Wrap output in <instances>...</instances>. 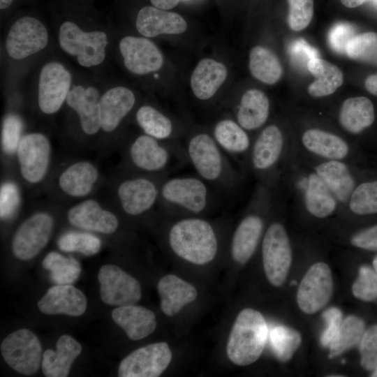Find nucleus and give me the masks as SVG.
I'll list each match as a JSON object with an SVG mask.
<instances>
[{
    "label": "nucleus",
    "mask_w": 377,
    "mask_h": 377,
    "mask_svg": "<svg viewBox=\"0 0 377 377\" xmlns=\"http://www.w3.org/2000/svg\"><path fill=\"white\" fill-rule=\"evenodd\" d=\"M360 177L357 165L310 157L291 138L278 191L293 213L320 222L339 216Z\"/></svg>",
    "instance_id": "1"
},
{
    "label": "nucleus",
    "mask_w": 377,
    "mask_h": 377,
    "mask_svg": "<svg viewBox=\"0 0 377 377\" xmlns=\"http://www.w3.org/2000/svg\"><path fill=\"white\" fill-rule=\"evenodd\" d=\"M183 147L187 161L197 175L212 188L226 193H232L239 188L243 173L233 166L211 134L194 133Z\"/></svg>",
    "instance_id": "2"
},
{
    "label": "nucleus",
    "mask_w": 377,
    "mask_h": 377,
    "mask_svg": "<svg viewBox=\"0 0 377 377\" xmlns=\"http://www.w3.org/2000/svg\"><path fill=\"white\" fill-rule=\"evenodd\" d=\"M278 195V191L256 183L231 237L230 253L237 264L245 265L260 244Z\"/></svg>",
    "instance_id": "3"
},
{
    "label": "nucleus",
    "mask_w": 377,
    "mask_h": 377,
    "mask_svg": "<svg viewBox=\"0 0 377 377\" xmlns=\"http://www.w3.org/2000/svg\"><path fill=\"white\" fill-rule=\"evenodd\" d=\"M167 242L175 255L197 265L211 263L219 249L216 228L202 216L177 218L169 227Z\"/></svg>",
    "instance_id": "4"
},
{
    "label": "nucleus",
    "mask_w": 377,
    "mask_h": 377,
    "mask_svg": "<svg viewBox=\"0 0 377 377\" xmlns=\"http://www.w3.org/2000/svg\"><path fill=\"white\" fill-rule=\"evenodd\" d=\"M291 143V135L276 124L263 127L254 137L246 172L256 183L278 191L283 162Z\"/></svg>",
    "instance_id": "5"
},
{
    "label": "nucleus",
    "mask_w": 377,
    "mask_h": 377,
    "mask_svg": "<svg viewBox=\"0 0 377 377\" xmlns=\"http://www.w3.org/2000/svg\"><path fill=\"white\" fill-rule=\"evenodd\" d=\"M214 190L198 175L168 176L161 186L158 207L180 217L202 216L216 205Z\"/></svg>",
    "instance_id": "6"
},
{
    "label": "nucleus",
    "mask_w": 377,
    "mask_h": 377,
    "mask_svg": "<svg viewBox=\"0 0 377 377\" xmlns=\"http://www.w3.org/2000/svg\"><path fill=\"white\" fill-rule=\"evenodd\" d=\"M283 200L279 192L274 208L260 242L261 256L265 276L275 287L286 280L293 259L289 232L280 215Z\"/></svg>",
    "instance_id": "7"
},
{
    "label": "nucleus",
    "mask_w": 377,
    "mask_h": 377,
    "mask_svg": "<svg viewBox=\"0 0 377 377\" xmlns=\"http://www.w3.org/2000/svg\"><path fill=\"white\" fill-rule=\"evenodd\" d=\"M126 171L145 175L169 174L175 162L187 161L184 147L145 133L135 138L125 150Z\"/></svg>",
    "instance_id": "8"
},
{
    "label": "nucleus",
    "mask_w": 377,
    "mask_h": 377,
    "mask_svg": "<svg viewBox=\"0 0 377 377\" xmlns=\"http://www.w3.org/2000/svg\"><path fill=\"white\" fill-rule=\"evenodd\" d=\"M266 321L257 310L246 308L237 316L226 345V353L231 362L247 366L261 355L267 341Z\"/></svg>",
    "instance_id": "9"
},
{
    "label": "nucleus",
    "mask_w": 377,
    "mask_h": 377,
    "mask_svg": "<svg viewBox=\"0 0 377 377\" xmlns=\"http://www.w3.org/2000/svg\"><path fill=\"white\" fill-rule=\"evenodd\" d=\"M295 146L313 158L347 162L357 165V151L345 135L320 126H306L291 135Z\"/></svg>",
    "instance_id": "10"
},
{
    "label": "nucleus",
    "mask_w": 377,
    "mask_h": 377,
    "mask_svg": "<svg viewBox=\"0 0 377 377\" xmlns=\"http://www.w3.org/2000/svg\"><path fill=\"white\" fill-rule=\"evenodd\" d=\"M168 176L167 173L145 175L126 171L115 189L121 211L131 217H138L158 207L161 186Z\"/></svg>",
    "instance_id": "11"
},
{
    "label": "nucleus",
    "mask_w": 377,
    "mask_h": 377,
    "mask_svg": "<svg viewBox=\"0 0 377 377\" xmlns=\"http://www.w3.org/2000/svg\"><path fill=\"white\" fill-rule=\"evenodd\" d=\"M59 42L62 50L76 56L84 67L97 66L105 59L108 38L103 31L84 32L76 24L66 21L60 27Z\"/></svg>",
    "instance_id": "12"
},
{
    "label": "nucleus",
    "mask_w": 377,
    "mask_h": 377,
    "mask_svg": "<svg viewBox=\"0 0 377 377\" xmlns=\"http://www.w3.org/2000/svg\"><path fill=\"white\" fill-rule=\"evenodd\" d=\"M1 353L13 369L25 376L36 373L43 359L39 339L27 329L8 334L1 344Z\"/></svg>",
    "instance_id": "13"
},
{
    "label": "nucleus",
    "mask_w": 377,
    "mask_h": 377,
    "mask_svg": "<svg viewBox=\"0 0 377 377\" xmlns=\"http://www.w3.org/2000/svg\"><path fill=\"white\" fill-rule=\"evenodd\" d=\"M51 154L50 142L44 134L23 135L15 154L22 178L30 184L41 182L47 174Z\"/></svg>",
    "instance_id": "14"
},
{
    "label": "nucleus",
    "mask_w": 377,
    "mask_h": 377,
    "mask_svg": "<svg viewBox=\"0 0 377 377\" xmlns=\"http://www.w3.org/2000/svg\"><path fill=\"white\" fill-rule=\"evenodd\" d=\"M54 228V219L46 212H37L19 226L12 240V251L19 260L36 257L47 244Z\"/></svg>",
    "instance_id": "15"
},
{
    "label": "nucleus",
    "mask_w": 377,
    "mask_h": 377,
    "mask_svg": "<svg viewBox=\"0 0 377 377\" xmlns=\"http://www.w3.org/2000/svg\"><path fill=\"white\" fill-rule=\"evenodd\" d=\"M334 290L331 269L325 262L313 263L303 276L297 291V303L306 314H313L327 304Z\"/></svg>",
    "instance_id": "16"
},
{
    "label": "nucleus",
    "mask_w": 377,
    "mask_h": 377,
    "mask_svg": "<svg viewBox=\"0 0 377 377\" xmlns=\"http://www.w3.org/2000/svg\"><path fill=\"white\" fill-rule=\"evenodd\" d=\"M172 351L165 342L153 343L131 352L119 364L120 377H158L172 360Z\"/></svg>",
    "instance_id": "17"
},
{
    "label": "nucleus",
    "mask_w": 377,
    "mask_h": 377,
    "mask_svg": "<svg viewBox=\"0 0 377 377\" xmlns=\"http://www.w3.org/2000/svg\"><path fill=\"white\" fill-rule=\"evenodd\" d=\"M101 300L111 306L135 304L141 298L139 281L115 265H105L98 274Z\"/></svg>",
    "instance_id": "18"
},
{
    "label": "nucleus",
    "mask_w": 377,
    "mask_h": 377,
    "mask_svg": "<svg viewBox=\"0 0 377 377\" xmlns=\"http://www.w3.org/2000/svg\"><path fill=\"white\" fill-rule=\"evenodd\" d=\"M47 43V31L43 24L34 17L25 16L10 27L6 49L12 58L22 59L40 51Z\"/></svg>",
    "instance_id": "19"
},
{
    "label": "nucleus",
    "mask_w": 377,
    "mask_h": 377,
    "mask_svg": "<svg viewBox=\"0 0 377 377\" xmlns=\"http://www.w3.org/2000/svg\"><path fill=\"white\" fill-rule=\"evenodd\" d=\"M71 75L64 66L58 62H50L41 69L38 103L45 114L57 112L66 101L70 91Z\"/></svg>",
    "instance_id": "20"
},
{
    "label": "nucleus",
    "mask_w": 377,
    "mask_h": 377,
    "mask_svg": "<svg viewBox=\"0 0 377 377\" xmlns=\"http://www.w3.org/2000/svg\"><path fill=\"white\" fill-rule=\"evenodd\" d=\"M67 219L77 228L105 235L115 232L119 226L117 216L94 199H87L72 206L67 212Z\"/></svg>",
    "instance_id": "21"
},
{
    "label": "nucleus",
    "mask_w": 377,
    "mask_h": 377,
    "mask_svg": "<svg viewBox=\"0 0 377 377\" xmlns=\"http://www.w3.org/2000/svg\"><path fill=\"white\" fill-rule=\"evenodd\" d=\"M119 50L125 66L135 74L144 75L156 71L163 66L161 51L147 38L126 36L119 42Z\"/></svg>",
    "instance_id": "22"
},
{
    "label": "nucleus",
    "mask_w": 377,
    "mask_h": 377,
    "mask_svg": "<svg viewBox=\"0 0 377 377\" xmlns=\"http://www.w3.org/2000/svg\"><path fill=\"white\" fill-rule=\"evenodd\" d=\"M212 135L226 154L237 160L242 172H246L248 156L253 140L248 131L236 120L223 119L215 124Z\"/></svg>",
    "instance_id": "23"
},
{
    "label": "nucleus",
    "mask_w": 377,
    "mask_h": 377,
    "mask_svg": "<svg viewBox=\"0 0 377 377\" xmlns=\"http://www.w3.org/2000/svg\"><path fill=\"white\" fill-rule=\"evenodd\" d=\"M87 298L83 293L71 284H57L51 287L38 301L40 312L47 315H82L87 309Z\"/></svg>",
    "instance_id": "24"
},
{
    "label": "nucleus",
    "mask_w": 377,
    "mask_h": 377,
    "mask_svg": "<svg viewBox=\"0 0 377 377\" xmlns=\"http://www.w3.org/2000/svg\"><path fill=\"white\" fill-rule=\"evenodd\" d=\"M136 28L141 35L151 38L161 34H182L187 29V23L177 13L147 6L139 10Z\"/></svg>",
    "instance_id": "25"
},
{
    "label": "nucleus",
    "mask_w": 377,
    "mask_h": 377,
    "mask_svg": "<svg viewBox=\"0 0 377 377\" xmlns=\"http://www.w3.org/2000/svg\"><path fill=\"white\" fill-rule=\"evenodd\" d=\"M100 96L92 87H74L66 99L68 105L77 114L82 131L87 135L96 134L101 129Z\"/></svg>",
    "instance_id": "26"
},
{
    "label": "nucleus",
    "mask_w": 377,
    "mask_h": 377,
    "mask_svg": "<svg viewBox=\"0 0 377 377\" xmlns=\"http://www.w3.org/2000/svg\"><path fill=\"white\" fill-rule=\"evenodd\" d=\"M337 115L338 124L346 137V134L360 135L372 126L376 118L374 104L365 96L346 98L339 106Z\"/></svg>",
    "instance_id": "27"
},
{
    "label": "nucleus",
    "mask_w": 377,
    "mask_h": 377,
    "mask_svg": "<svg viewBox=\"0 0 377 377\" xmlns=\"http://www.w3.org/2000/svg\"><path fill=\"white\" fill-rule=\"evenodd\" d=\"M98 179L99 171L92 162L78 161L63 170L58 178V186L66 195L82 198L92 191Z\"/></svg>",
    "instance_id": "28"
},
{
    "label": "nucleus",
    "mask_w": 377,
    "mask_h": 377,
    "mask_svg": "<svg viewBox=\"0 0 377 377\" xmlns=\"http://www.w3.org/2000/svg\"><path fill=\"white\" fill-rule=\"evenodd\" d=\"M161 309L167 316L177 315L186 305L194 302L198 290L192 284L175 274H167L158 282Z\"/></svg>",
    "instance_id": "29"
},
{
    "label": "nucleus",
    "mask_w": 377,
    "mask_h": 377,
    "mask_svg": "<svg viewBox=\"0 0 377 377\" xmlns=\"http://www.w3.org/2000/svg\"><path fill=\"white\" fill-rule=\"evenodd\" d=\"M135 103V95L128 88L116 87L107 91L100 99L101 129L107 133L116 130Z\"/></svg>",
    "instance_id": "30"
},
{
    "label": "nucleus",
    "mask_w": 377,
    "mask_h": 377,
    "mask_svg": "<svg viewBox=\"0 0 377 377\" xmlns=\"http://www.w3.org/2000/svg\"><path fill=\"white\" fill-rule=\"evenodd\" d=\"M112 318L133 341L148 337L155 330L157 325L155 313L152 311L135 304L115 308L112 312Z\"/></svg>",
    "instance_id": "31"
},
{
    "label": "nucleus",
    "mask_w": 377,
    "mask_h": 377,
    "mask_svg": "<svg viewBox=\"0 0 377 377\" xmlns=\"http://www.w3.org/2000/svg\"><path fill=\"white\" fill-rule=\"evenodd\" d=\"M358 180L341 212L340 221L377 214V179Z\"/></svg>",
    "instance_id": "32"
},
{
    "label": "nucleus",
    "mask_w": 377,
    "mask_h": 377,
    "mask_svg": "<svg viewBox=\"0 0 377 377\" xmlns=\"http://www.w3.org/2000/svg\"><path fill=\"white\" fill-rule=\"evenodd\" d=\"M270 112L268 97L262 91L252 89L242 96L237 106L236 121L248 132L261 128L267 123Z\"/></svg>",
    "instance_id": "33"
},
{
    "label": "nucleus",
    "mask_w": 377,
    "mask_h": 377,
    "mask_svg": "<svg viewBox=\"0 0 377 377\" xmlns=\"http://www.w3.org/2000/svg\"><path fill=\"white\" fill-rule=\"evenodd\" d=\"M57 350H46L43 354L42 371L47 377H66L72 364L81 353V345L72 337L61 336L56 343Z\"/></svg>",
    "instance_id": "34"
},
{
    "label": "nucleus",
    "mask_w": 377,
    "mask_h": 377,
    "mask_svg": "<svg viewBox=\"0 0 377 377\" xmlns=\"http://www.w3.org/2000/svg\"><path fill=\"white\" fill-rule=\"evenodd\" d=\"M227 68L212 59H203L196 66L191 77V87L201 101L210 99L227 77Z\"/></svg>",
    "instance_id": "35"
},
{
    "label": "nucleus",
    "mask_w": 377,
    "mask_h": 377,
    "mask_svg": "<svg viewBox=\"0 0 377 377\" xmlns=\"http://www.w3.org/2000/svg\"><path fill=\"white\" fill-rule=\"evenodd\" d=\"M307 70L316 77L308 87V93L312 97L330 96L343 84L341 70L327 60L313 59L307 64Z\"/></svg>",
    "instance_id": "36"
},
{
    "label": "nucleus",
    "mask_w": 377,
    "mask_h": 377,
    "mask_svg": "<svg viewBox=\"0 0 377 377\" xmlns=\"http://www.w3.org/2000/svg\"><path fill=\"white\" fill-rule=\"evenodd\" d=\"M135 119L144 133L162 141L172 142L173 122L158 109L149 105H142L138 110Z\"/></svg>",
    "instance_id": "37"
},
{
    "label": "nucleus",
    "mask_w": 377,
    "mask_h": 377,
    "mask_svg": "<svg viewBox=\"0 0 377 377\" xmlns=\"http://www.w3.org/2000/svg\"><path fill=\"white\" fill-rule=\"evenodd\" d=\"M249 69L253 77L268 84L276 83L282 75V67L276 56L262 46L251 50Z\"/></svg>",
    "instance_id": "38"
},
{
    "label": "nucleus",
    "mask_w": 377,
    "mask_h": 377,
    "mask_svg": "<svg viewBox=\"0 0 377 377\" xmlns=\"http://www.w3.org/2000/svg\"><path fill=\"white\" fill-rule=\"evenodd\" d=\"M366 330L364 321L355 316H347L330 346V357H337L355 347L359 343Z\"/></svg>",
    "instance_id": "39"
},
{
    "label": "nucleus",
    "mask_w": 377,
    "mask_h": 377,
    "mask_svg": "<svg viewBox=\"0 0 377 377\" xmlns=\"http://www.w3.org/2000/svg\"><path fill=\"white\" fill-rule=\"evenodd\" d=\"M42 266L50 271L52 281L59 285L73 283L81 272V267L77 260L73 257L66 258L56 251L46 255Z\"/></svg>",
    "instance_id": "40"
},
{
    "label": "nucleus",
    "mask_w": 377,
    "mask_h": 377,
    "mask_svg": "<svg viewBox=\"0 0 377 377\" xmlns=\"http://www.w3.org/2000/svg\"><path fill=\"white\" fill-rule=\"evenodd\" d=\"M269 338L273 352L281 362L289 361L302 343L301 335L297 331L283 325L274 327Z\"/></svg>",
    "instance_id": "41"
},
{
    "label": "nucleus",
    "mask_w": 377,
    "mask_h": 377,
    "mask_svg": "<svg viewBox=\"0 0 377 377\" xmlns=\"http://www.w3.org/2000/svg\"><path fill=\"white\" fill-rule=\"evenodd\" d=\"M101 240L89 232L68 231L57 240V246L65 252H78L84 256L97 253L101 247Z\"/></svg>",
    "instance_id": "42"
},
{
    "label": "nucleus",
    "mask_w": 377,
    "mask_h": 377,
    "mask_svg": "<svg viewBox=\"0 0 377 377\" xmlns=\"http://www.w3.org/2000/svg\"><path fill=\"white\" fill-rule=\"evenodd\" d=\"M346 54L357 61H377V34L365 32L355 35L348 43Z\"/></svg>",
    "instance_id": "43"
},
{
    "label": "nucleus",
    "mask_w": 377,
    "mask_h": 377,
    "mask_svg": "<svg viewBox=\"0 0 377 377\" xmlns=\"http://www.w3.org/2000/svg\"><path fill=\"white\" fill-rule=\"evenodd\" d=\"M353 295L364 302L377 299V273L373 267L362 265L359 268L358 276L352 285Z\"/></svg>",
    "instance_id": "44"
},
{
    "label": "nucleus",
    "mask_w": 377,
    "mask_h": 377,
    "mask_svg": "<svg viewBox=\"0 0 377 377\" xmlns=\"http://www.w3.org/2000/svg\"><path fill=\"white\" fill-rule=\"evenodd\" d=\"M23 123L20 117L15 114H7L3 121L1 131V147L7 156L16 154L22 138Z\"/></svg>",
    "instance_id": "45"
},
{
    "label": "nucleus",
    "mask_w": 377,
    "mask_h": 377,
    "mask_svg": "<svg viewBox=\"0 0 377 377\" xmlns=\"http://www.w3.org/2000/svg\"><path fill=\"white\" fill-rule=\"evenodd\" d=\"M21 195L14 182H3L0 188V217L1 221L10 219L20 208Z\"/></svg>",
    "instance_id": "46"
},
{
    "label": "nucleus",
    "mask_w": 377,
    "mask_h": 377,
    "mask_svg": "<svg viewBox=\"0 0 377 377\" xmlns=\"http://www.w3.org/2000/svg\"><path fill=\"white\" fill-rule=\"evenodd\" d=\"M288 22L293 31H301L311 22L313 15V0H288Z\"/></svg>",
    "instance_id": "47"
},
{
    "label": "nucleus",
    "mask_w": 377,
    "mask_h": 377,
    "mask_svg": "<svg viewBox=\"0 0 377 377\" xmlns=\"http://www.w3.org/2000/svg\"><path fill=\"white\" fill-rule=\"evenodd\" d=\"M360 364L366 370L377 367V324L367 329L359 343Z\"/></svg>",
    "instance_id": "48"
},
{
    "label": "nucleus",
    "mask_w": 377,
    "mask_h": 377,
    "mask_svg": "<svg viewBox=\"0 0 377 377\" xmlns=\"http://www.w3.org/2000/svg\"><path fill=\"white\" fill-rule=\"evenodd\" d=\"M288 54L291 61L299 68H307L309 61L319 58L318 51L304 39H297L289 46Z\"/></svg>",
    "instance_id": "49"
},
{
    "label": "nucleus",
    "mask_w": 377,
    "mask_h": 377,
    "mask_svg": "<svg viewBox=\"0 0 377 377\" xmlns=\"http://www.w3.org/2000/svg\"><path fill=\"white\" fill-rule=\"evenodd\" d=\"M347 241L353 247L377 251V223L350 232Z\"/></svg>",
    "instance_id": "50"
},
{
    "label": "nucleus",
    "mask_w": 377,
    "mask_h": 377,
    "mask_svg": "<svg viewBox=\"0 0 377 377\" xmlns=\"http://www.w3.org/2000/svg\"><path fill=\"white\" fill-rule=\"evenodd\" d=\"M355 29L350 24L345 22L337 24L329 32V44L335 52L346 53V46L355 36Z\"/></svg>",
    "instance_id": "51"
},
{
    "label": "nucleus",
    "mask_w": 377,
    "mask_h": 377,
    "mask_svg": "<svg viewBox=\"0 0 377 377\" xmlns=\"http://www.w3.org/2000/svg\"><path fill=\"white\" fill-rule=\"evenodd\" d=\"M326 327L320 336V343L324 347H330L342 323V312L337 307L327 309L323 313Z\"/></svg>",
    "instance_id": "52"
},
{
    "label": "nucleus",
    "mask_w": 377,
    "mask_h": 377,
    "mask_svg": "<svg viewBox=\"0 0 377 377\" xmlns=\"http://www.w3.org/2000/svg\"><path fill=\"white\" fill-rule=\"evenodd\" d=\"M152 5L158 8L169 10L175 7L179 0H150Z\"/></svg>",
    "instance_id": "53"
},
{
    "label": "nucleus",
    "mask_w": 377,
    "mask_h": 377,
    "mask_svg": "<svg viewBox=\"0 0 377 377\" xmlns=\"http://www.w3.org/2000/svg\"><path fill=\"white\" fill-rule=\"evenodd\" d=\"M364 84L368 91L377 96V73L367 77Z\"/></svg>",
    "instance_id": "54"
},
{
    "label": "nucleus",
    "mask_w": 377,
    "mask_h": 377,
    "mask_svg": "<svg viewBox=\"0 0 377 377\" xmlns=\"http://www.w3.org/2000/svg\"><path fill=\"white\" fill-rule=\"evenodd\" d=\"M343 5L348 8H355L369 0H340Z\"/></svg>",
    "instance_id": "55"
},
{
    "label": "nucleus",
    "mask_w": 377,
    "mask_h": 377,
    "mask_svg": "<svg viewBox=\"0 0 377 377\" xmlns=\"http://www.w3.org/2000/svg\"><path fill=\"white\" fill-rule=\"evenodd\" d=\"M13 0H0V8L6 9L12 3Z\"/></svg>",
    "instance_id": "56"
},
{
    "label": "nucleus",
    "mask_w": 377,
    "mask_h": 377,
    "mask_svg": "<svg viewBox=\"0 0 377 377\" xmlns=\"http://www.w3.org/2000/svg\"><path fill=\"white\" fill-rule=\"evenodd\" d=\"M372 265H373V268L377 273V255L373 259Z\"/></svg>",
    "instance_id": "57"
},
{
    "label": "nucleus",
    "mask_w": 377,
    "mask_h": 377,
    "mask_svg": "<svg viewBox=\"0 0 377 377\" xmlns=\"http://www.w3.org/2000/svg\"><path fill=\"white\" fill-rule=\"evenodd\" d=\"M374 372L371 375V376L377 377V367L373 370Z\"/></svg>",
    "instance_id": "58"
},
{
    "label": "nucleus",
    "mask_w": 377,
    "mask_h": 377,
    "mask_svg": "<svg viewBox=\"0 0 377 377\" xmlns=\"http://www.w3.org/2000/svg\"><path fill=\"white\" fill-rule=\"evenodd\" d=\"M377 6V0H371Z\"/></svg>",
    "instance_id": "59"
}]
</instances>
